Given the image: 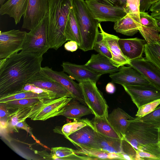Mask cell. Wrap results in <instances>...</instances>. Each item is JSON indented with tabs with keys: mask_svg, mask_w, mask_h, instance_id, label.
<instances>
[{
	"mask_svg": "<svg viewBox=\"0 0 160 160\" xmlns=\"http://www.w3.org/2000/svg\"><path fill=\"white\" fill-rule=\"evenodd\" d=\"M135 159L160 160L158 158L152 154L140 150L136 151Z\"/></svg>",
	"mask_w": 160,
	"mask_h": 160,
	"instance_id": "obj_40",
	"label": "cell"
},
{
	"mask_svg": "<svg viewBox=\"0 0 160 160\" xmlns=\"http://www.w3.org/2000/svg\"><path fill=\"white\" fill-rule=\"evenodd\" d=\"M28 2V0H8L1 6L0 14L13 18L17 24L25 12Z\"/></svg>",
	"mask_w": 160,
	"mask_h": 160,
	"instance_id": "obj_23",
	"label": "cell"
},
{
	"mask_svg": "<svg viewBox=\"0 0 160 160\" xmlns=\"http://www.w3.org/2000/svg\"><path fill=\"white\" fill-rule=\"evenodd\" d=\"M93 49L97 52L111 59L112 58V55L106 45L102 37L101 33L100 32L96 40Z\"/></svg>",
	"mask_w": 160,
	"mask_h": 160,
	"instance_id": "obj_36",
	"label": "cell"
},
{
	"mask_svg": "<svg viewBox=\"0 0 160 160\" xmlns=\"http://www.w3.org/2000/svg\"><path fill=\"white\" fill-rule=\"evenodd\" d=\"M72 99L64 97L40 101L36 103L28 118L32 120L45 121L62 115L66 107Z\"/></svg>",
	"mask_w": 160,
	"mask_h": 160,
	"instance_id": "obj_7",
	"label": "cell"
},
{
	"mask_svg": "<svg viewBox=\"0 0 160 160\" xmlns=\"http://www.w3.org/2000/svg\"><path fill=\"white\" fill-rule=\"evenodd\" d=\"M134 118L120 108L114 109L107 118L109 122L122 139L131 122Z\"/></svg>",
	"mask_w": 160,
	"mask_h": 160,
	"instance_id": "obj_21",
	"label": "cell"
},
{
	"mask_svg": "<svg viewBox=\"0 0 160 160\" xmlns=\"http://www.w3.org/2000/svg\"><path fill=\"white\" fill-rule=\"evenodd\" d=\"M42 56L20 52L0 60V97L22 91L41 69Z\"/></svg>",
	"mask_w": 160,
	"mask_h": 160,
	"instance_id": "obj_1",
	"label": "cell"
},
{
	"mask_svg": "<svg viewBox=\"0 0 160 160\" xmlns=\"http://www.w3.org/2000/svg\"><path fill=\"white\" fill-rule=\"evenodd\" d=\"M87 124V118H83L66 123L62 128V133L65 137H68Z\"/></svg>",
	"mask_w": 160,
	"mask_h": 160,
	"instance_id": "obj_33",
	"label": "cell"
},
{
	"mask_svg": "<svg viewBox=\"0 0 160 160\" xmlns=\"http://www.w3.org/2000/svg\"><path fill=\"white\" fill-rule=\"evenodd\" d=\"M158 145L160 148V136H159V142H158Z\"/></svg>",
	"mask_w": 160,
	"mask_h": 160,
	"instance_id": "obj_51",
	"label": "cell"
},
{
	"mask_svg": "<svg viewBox=\"0 0 160 160\" xmlns=\"http://www.w3.org/2000/svg\"><path fill=\"white\" fill-rule=\"evenodd\" d=\"M87 124L68 137H65L74 146L79 145L98 149V132L91 121L87 118Z\"/></svg>",
	"mask_w": 160,
	"mask_h": 160,
	"instance_id": "obj_15",
	"label": "cell"
},
{
	"mask_svg": "<svg viewBox=\"0 0 160 160\" xmlns=\"http://www.w3.org/2000/svg\"><path fill=\"white\" fill-rule=\"evenodd\" d=\"M130 66L138 71L149 82L160 88V70L142 57L130 61Z\"/></svg>",
	"mask_w": 160,
	"mask_h": 160,
	"instance_id": "obj_16",
	"label": "cell"
},
{
	"mask_svg": "<svg viewBox=\"0 0 160 160\" xmlns=\"http://www.w3.org/2000/svg\"><path fill=\"white\" fill-rule=\"evenodd\" d=\"M27 84L52 92L58 98L67 97L73 98L69 91L58 82L46 75L41 69L28 81Z\"/></svg>",
	"mask_w": 160,
	"mask_h": 160,
	"instance_id": "obj_14",
	"label": "cell"
},
{
	"mask_svg": "<svg viewBox=\"0 0 160 160\" xmlns=\"http://www.w3.org/2000/svg\"><path fill=\"white\" fill-rule=\"evenodd\" d=\"M112 82L122 85L139 86L150 82L137 70L131 66L119 67L118 71L110 74Z\"/></svg>",
	"mask_w": 160,
	"mask_h": 160,
	"instance_id": "obj_13",
	"label": "cell"
},
{
	"mask_svg": "<svg viewBox=\"0 0 160 160\" xmlns=\"http://www.w3.org/2000/svg\"><path fill=\"white\" fill-rule=\"evenodd\" d=\"M118 42L123 54L129 61L141 58L147 43L144 39L137 38H119Z\"/></svg>",
	"mask_w": 160,
	"mask_h": 160,
	"instance_id": "obj_19",
	"label": "cell"
},
{
	"mask_svg": "<svg viewBox=\"0 0 160 160\" xmlns=\"http://www.w3.org/2000/svg\"><path fill=\"white\" fill-rule=\"evenodd\" d=\"M97 143L99 149L110 153H123L122 139L108 137L98 132Z\"/></svg>",
	"mask_w": 160,
	"mask_h": 160,
	"instance_id": "obj_26",
	"label": "cell"
},
{
	"mask_svg": "<svg viewBox=\"0 0 160 160\" xmlns=\"http://www.w3.org/2000/svg\"><path fill=\"white\" fill-rule=\"evenodd\" d=\"M47 38L50 48L58 50L67 41L65 33L72 0H48Z\"/></svg>",
	"mask_w": 160,
	"mask_h": 160,
	"instance_id": "obj_3",
	"label": "cell"
},
{
	"mask_svg": "<svg viewBox=\"0 0 160 160\" xmlns=\"http://www.w3.org/2000/svg\"><path fill=\"white\" fill-rule=\"evenodd\" d=\"M122 86L138 109L144 104L160 99V88L151 83L139 86Z\"/></svg>",
	"mask_w": 160,
	"mask_h": 160,
	"instance_id": "obj_9",
	"label": "cell"
},
{
	"mask_svg": "<svg viewBox=\"0 0 160 160\" xmlns=\"http://www.w3.org/2000/svg\"><path fill=\"white\" fill-rule=\"evenodd\" d=\"M146 59L160 70V34L159 39L145 46Z\"/></svg>",
	"mask_w": 160,
	"mask_h": 160,
	"instance_id": "obj_32",
	"label": "cell"
},
{
	"mask_svg": "<svg viewBox=\"0 0 160 160\" xmlns=\"http://www.w3.org/2000/svg\"><path fill=\"white\" fill-rule=\"evenodd\" d=\"M140 0H127L126 5L124 9L127 13H129L140 22Z\"/></svg>",
	"mask_w": 160,
	"mask_h": 160,
	"instance_id": "obj_37",
	"label": "cell"
},
{
	"mask_svg": "<svg viewBox=\"0 0 160 160\" xmlns=\"http://www.w3.org/2000/svg\"><path fill=\"white\" fill-rule=\"evenodd\" d=\"M160 104V99L151 102L140 107L138 109L136 116L143 117L154 111Z\"/></svg>",
	"mask_w": 160,
	"mask_h": 160,
	"instance_id": "obj_38",
	"label": "cell"
},
{
	"mask_svg": "<svg viewBox=\"0 0 160 160\" xmlns=\"http://www.w3.org/2000/svg\"><path fill=\"white\" fill-rule=\"evenodd\" d=\"M17 108L10 109L8 117L9 124L17 130L15 126L17 123L21 121L25 120L32 112L36 104Z\"/></svg>",
	"mask_w": 160,
	"mask_h": 160,
	"instance_id": "obj_31",
	"label": "cell"
},
{
	"mask_svg": "<svg viewBox=\"0 0 160 160\" xmlns=\"http://www.w3.org/2000/svg\"><path fill=\"white\" fill-rule=\"evenodd\" d=\"M159 131L151 124L135 118L127 129L122 139L135 151L140 150L149 152L160 160V148L158 145Z\"/></svg>",
	"mask_w": 160,
	"mask_h": 160,
	"instance_id": "obj_2",
	"label": "cell"
},
{
	"mask_svg": "<svg viewBox=\"0 0 160 160\" xmlns=\"http://www.w3.org/2000/svg\"><path fill=\"white\" fill-rule=\"evenodd\" d=\"M72 5L81 38L78 48L84 52L93 50L100 22L93 18L85 0H72Z\"/></svg>",
	"mask_w": 160,
	"mask_h": 160,
	"instance_id": "obj_4",
	"label": "cell"
},
{
	"mask_svg": "<svg viewBox=\"0 0 160 160\" xmlns=\"http://www.w3.org/2000/svg\"><path fill=\"white\" fill-rule=\"evenodd\" d=\"M87 106L95 116L106 117L108 115V106L102 93L98 89L96 82L90 79L79 82Z\"/></svg>",
	"mask_w": 160,
	"mask_h": 160,
	"instance_id": "obj_6",
	"label": "cell"
},
{
	"mask_svg": "<svg viewBox=\"0 0 160 160\" xmlns=\"http://www.w3.org/2000/svg\"><path fill=\"white\" fill-rule=\"evenodd\" d=\"M34 98L46 100L58 98L55 93L52 92L39 93L33 91H24L0 97V103H3L11 100Z\"/></svg>",
	"mask_w": 160,
	"mask_h": 160,
	"instance_id": "obj_29",
	"label": "cell"
},
{
	"mask_svg": "<svg viewBox=\"0 0 160 160\" xmlns=\"http://www.w3.org/2000/svg\"><path fill=\"white\" fill-rule=\"evenodd\" d=\"M48 24V13L27 33L21 52L43 56L50 48L47 38Z\"/></svg>",
	"mask_w": 160,
	"mask_h": 160,
	"instance_id": "obj_5",
	"label": "cell"
},
{
	"mask_svg": "<svg viewBox=\"0 0 160 160\" xmlns=\"http://www.w3.org/2000/svg\"><path fill=\"white\" fill-rule=\"evenodd\" d=\"M27 32L13 29L0 32V59L7 58L21 51Z\"/></svg>",
	"mask_w": 160,
	"mask_h": 160,
	"instance_id": "obj_8",
	"label": "cell"
},
{
	"mask_svg": "<svg viewBox=\"0 0 160 160\" xmlns=\"http://www.w3.org/2000/svg\"><path fill=\"white\" fill-rule=\"evenodd\" d=\"M64 48L67 51L73 52L77 50L78 48V45L76 42L69 41L65 44Z\"/></svg>",
	"mask_w": 160,
	"mask_h": 160,
	"instance_id": "obj_44",
	"label": "cell"
},
{
	"mask_svg": "<svg viewBox=\"0 0 160 160\" xmlns=\"http://www.w3.org/2000/svg\"><path fill=\"white\" fill-rule=\"evenodd\" d=\"M43 100H45L36 98H25L9 101L3 103L6 105L9 109H12L32 105Z\"/></svg>",
	"mask_w": 160,
	"mask_h": 160,
	"instance_id": "obj_34",
	"label": "cell"
},
{
	"mask_svg": "<svg viewBox=\"0 0 160 160\" xmlns=\"http://www.w3.org/2000/svg\"><path fill=\"white\" fill-rule=\"evenodd\" d=\"M48 0H28L22 28L30 31L48 12Z\"/></svg>",
	"mask_w": 160,
	"mask_h": 160,
	"instance_id": "obj_11",
	"label": "cell"
},
{
	"mask_svg": "<svg viewBox=\"0 0 160 160\" xmlns=\"http://www.w3.org/2000/svg\"><path fill=\"white\" fill-rule=\"evenodd\" d=\"M158 25L160 28V19L158 21Z\"/></svg>",
	"mask_w": 160,
	"mask_h": 160,
	"instance_id": "obj_52",
	"label": "cell"
},
{
	"mask_svg": "<svg viewBox=\"0 0 160 160\" xmlns=\"http://www.w3.org/2000/svg\"><path fill=\"white\" fill-rule=\"evenodd\" d=\"M84 65L93 71L101 75L117 72L119 69V67L112 63L111 59L99 53L92 54Z\"/></svg>",
	"mask_w": 160,
	"mask_h": 160,
	"instance_id": "obj_22",
	"label": "cell"
},
{
	"mask_svg": "<svg viewBox=\"0 0 160 160\" xmlns=\"http://www.w3.org/2000/svg\"><path fill=\"white\" fill-rule=\"evenodd\" d=\"M90 114H93V112L89 108L73 98L66 107L62 116L69 119L78 120L83 116Z\"/></svg>",
	"mask_w": 160,
	"mask_h": 160,
	"instance_id": "obj_27",
	"label": "cell"
},
{
	"mask_svg": "<svg viewBox=\"0 0 160 160\" xmlns=\"http://www.w3.org/2000/svg\"><path fill=\"white\" fill-rule=\"evenodd\" d=\"M61 66L64 72L79 82L88 79L97 82L102 75L91 70L84 65H79L63 62Z\"/></svg>",
	"mask_w": 160,
	"mask_h": 160,
	"instance_id": "obj_20",
	"label": "cell"
},
{
	"mask_svg": "<svg viewBox=\"0 0 160 160\" xmlns=\"http://www.w3.org/2000/svg\"><path fill=\"white\" fill-rule=\"evenodd\" d=\"M51 152V155L57 157L61 160H66V158L75 153L74 150L63 147L52 148Z\"/></svg>",
	"mask_w": 160,
	"mask_h": 160,
	"instance_id": "obj_39",
	"label": "cell"
},
{
	"mask_svg": "<svg viewBox=\"0 0 160 160\" xmlns=\"http://www.w3.org/2000/svg\"><path fill=\"white\" fill-rule=\"evenodd\" d=\"M16 128H21L26 130L28 132L31 133V128L26 122L25 120H23L18 122L15 126Z\"/></svg>",
	"mask_w": 160,
	"mask_h": 160,
	"instance_id": "obj_46",
	"label": "cell"
},
{
	"mask_svg": "<svg viewBox=\"0 0 160 160\" xmlns=\"http://www.w3.org/2000/svg\"><path fill=\"white\" fill-rule=\"evenodd\" d=\"M99 28L103 38L112 55V58L111 60L112 63L118 68L125 65H129L130 61L123 55L120 48L118 42L120 38L104 31L100 23Z\"/></svg>",
	"mask_w": 160,
	"mask_h": 160,
	"instance_id": "obj_17",
	"label": "cell"
},
{
	"mask_svg": "<svg viewBox=\"0 0 160 160\" xmlns=\"http://www.w3.org/2000/svg\"><path fill=\"white\" fill-rule=\"evenodd\" d=\"M75 146L78 149L74 150L75 153L87 156L94 160H123L121 153H110L100 149L79 145Z\"/></svg>",
	"mask_w": 160,
	"mask_h": 160,
	"instance_id": "obj_25",
	"label": "cell"
},
{
	"mask_svg": "<svg viewBox=\"0 0 160 160\" xmlns=\"http://www.w3.org/2000/svg\"><path fill=\"white\" fill-rule=\"evenodd\" d=\"M105 89L107 92L112 94L114 93L115 91V87L112 83L109 82L107 85Z\"/></svg>",
	"mask_w": 160,
	"mask_h": 160,
	"instance_id": "obj_47",
	"label": "cell"
},
{
	"mask_svg": "<svg viewBox=\"0 0 160 160\" xmlns=\"http://www.w3.org/2000/svg\"><path fill=\"white\" fill-rule=\"evenodd\" d=\"M65 33L67 41H75L77 43L78 47L81 45V38L80 32L72 5L68 15Z\"/></svg>",
	"mask_w": 160,
	"mask_h": 160,
	"instance_id": "obj_28",
	"label": "cell"
},
{
	"mask_svg": "<svg viewBox=\"0 0 160 160\" xmlns=\"http://www.w3.org/2000/svg\"><path fill=\"white\" fill-rule=\"evenodd\" d=\"M141 28L139 32L147 43L158 40L160 28L157 20L146 12H140Z\"/></svg>",
	"mask_w": 160,
	"mask_h": 160,
	"instance_id": "obj_18",
	"label": "cell"
},
{
	"mask_svg": "<svg viewBox=\"0 0 160 160\" xmlns=\"http://www.w3.org/2000/svg\"><path fill=\"white\" fill-rule=\"evenodd\" d=\"M6 0H0V4L1 5L3 4Z\"/></svg>",
	"mask_w": 160,
	"mask_h": 160,
	"instance_id": "obj_50",
	"label": "cell"
},
{
	"mask_svg": "<svg viewBox=\"0 0 160 160\" xmlns=\"http://www.w3.org/2000/svg\"><path fill=\"white\" fill-rule=\"evenodd\" d=\"M150 0H140L139 10L140 12H145L148 11L151 5L150 2Z\"/></svg>",
	"mask_w": 160,
	"mask_h": 160,
	"instance_id": "obj_45",
	"label": "cell"
},
{
	"mask_svg": "<svg viewBox=\"0 0 160 160\" xmlns=\"http://www.w3.org/2000/svg\"><path fill=\"white\" fill-rule=\"evenodd\" d=\"M41 69L46 75L58 82L69 91L73 99L87 106L80 84L74 81L71 77L65 74L63 71H54L48 67H41Z\"/></svg>",
	"mask_w": 160,
	"mask_h": 160,
	"instance_id": "obj_12",
	"label": "cell"
},
{
	"mask_svg": "<svg viewBox=\"0 0 160 160\" xmlns=\"http://www.w3.org/2000/svg\"><path fill=\"white\" fill-rule=\"evenodd\" d=\"M141 28L140 22L128 13L115 22L114 25V29L117 32L129 36H132L139 32Z\"/></svg>",
	"mask_w": 160,
	"mask_h": 160,
	"instance_id": "obj_24",
	"label": "cell"
},
{
	"mask_svg": "<svg viewBox=\"0 0 160 160\" xmlns=\"http://www.w3.org/2000/svg\"><path fill=\"white\" fill-rule=\"evenodd\" d=\"M136 119L151 124L160 130V104L155 110L143 117H137Z\"/></svg>",
	"mask_w": 160,
	"mask_h": 160,
	"instance_id": "obj_35",
	"label": "cell"
},
{
	"mask_svg": "<svg viewBox=\"0 0 160 160\" xmlns=\"http://www.w3.org/2000/svg\"><path fill=\"white\" fill-rule=\"evenodd\" d=\"M159 136H160V130L159 131Z\"/></svg>",
	"mask_w": 160,
	"mask_h": 160,
	"instance_id": "obj_53",
	"label": "cell"
},
{
	"mask_svg": "<svg viewBox=\"0 0 160 160\" xmlns=\"http://www.w3.org/2000/svg\"><path fill=\"white\" fill-rule=\"evenodd\" d=\"M9 114V110L4 103H0V120L8 121V117Z\"/></svg>",
	"mask_w": 160,
	"mask_h": 160,
	"instance_id": "obj_43",
	"label": "cell"
},
{
	"mask_svg": "<svg viewBox=\"0 0 160 160\" xmlns=\"http://www.w3.org/2000/svg\"><path fill=\"white\" fill-rule=\"evenodd\" d=\"M85 1L93 18L100 22L108 21L114 22L127 14L125 9L122 7L108 5L96 0Z\"/></svg>",
	"mask_w": 160,
	"mask_h": 160,
	"instance_id": "obj_10",
	"label": "cell"
},
{
	"mask_svg": "<svg viewBox=\"0 0 160 160\" xmlns=\"http://www.w3.org/2000/svg\"><path fill=\"white\" fill-rule=\"evenodd\" d=\"M85 1L88 0H85Z\"/></svg>",
	"mask_w": 160,
	"mask_h": 160,
	"instance_id": "obj_54",
	"label": "cell"
},
{
	"mask_svg": "<svg viewBox=\"0 0 160 160\" xmlns=\"http://www.w3.org/2000/svg\"><path fill=\"white\" fill-rule=\"evenodd\" d=\"M98 2L108 5L122 7L125 9L127 0H96Z\"/></svg>",
	"mask_w": 160,
	"mask_h": 160,
	"instance_id": "obj_41",
	"label": "cell"
},
{
	"mask_svg": "<svg viewBox=\"0 0 160 160\" xmlns=\"http://www.w3.org/2000/svg\"><path fill=\"white\" fill-rule=\"evenodd\" d=\"M0 120V128H1L5 129L9 125V122L8 120Z\"/></svg>",
	"mask_w": 160,
	"mask_h": 160,
	"instance_id": "obj_48",
	"label": "cell"
},
{
	"mask_svg": "<svg viewBox=\"0 0 160 160\" xmlns=\"http://www.w3.org/2000/svg\"><path fill=\"white\" fill-rule=\"evenodd\" d=\"M91 121L98 133L108 137L121 138L109 122L107 117L95 116Z\"/></svg>",
	"mask_w": 160,
	"mask_h": 160,
	"instance_id": "obj_30",
	"label": "cell"
},
{
	"mask_svg": "<svg viewBox=\"0 0 160 160\" xmlns=\"http://www.w3.org/2000/svg\"><path fill=\"white\" fill-rule=\"evenodd\" d=\"M159 1H160V0H150V2L151 6L152 4Z\"/></svg>",
	"mask_w": 160,
	"mask_h": 160,
	"instance_id": "obj_49",
	"label": "cell"
},
{
	"mask_svg": "<svg viewBox=\"0 0 160 160\" xmlns=\"http://www.w3.org/2000/svg\"><path fill=\"white\" fill-rule=\"evenodd\" d=\"M151 12V15L156 19L160 18V1L152 4L149 8Z\"/></svg>",
	"mask_w": 160,
	"mask_h": 160,
	"instance_id": "obj_42",
	"label": "cell"
}]
</instances>
